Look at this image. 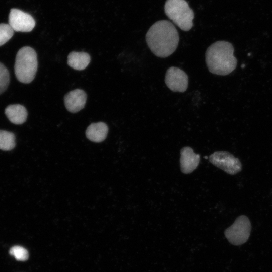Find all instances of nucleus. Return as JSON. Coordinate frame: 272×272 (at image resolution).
<instances>
[{
    "label": "nucleus",
    "instance_id": "10",
    "mask_svg": "<svg viewBox=\"0 0 272 272\" xmlns=\"http://www.w3.org/2000/svg\"><path fill=\"white\" fill-rule=\"evenodd\" d=\"M87 95L81 89H75L67 93L64 97L66 109L71 113H76L82 109L86 104Z\"/></svg>",
    "mask_w": 272,
    "mask_h": 272
},
{
    "label": "nucleus",
    "instance_id": "9",
    "mask_svg": "<svg viewBox=\"0 0 272 272\" xmlns=\"http://www.w3.org/2000/svg\"><path fill=\"white\" fill-rule=\"evenodd\" d=\"M200 160V156L194 152L192 148L186 146L180 150V169L184 174L192 172L198 167Z\"/></svg>",
    "mask_w": 272,
    "mask_h": 272
},
{
    "label": "nucleus",
    "instance_id": "1",
    "mask_svg": "<svg viewBox=\"0 0 272 272\" xmlns=\"http://www.w3.org/2000/svg\"><path fill=\"white\" fill-rule=\"evenodd\" d=\"M146 41L154 55L165 58L176 49L179 36L177 29L171 22L160 20L150 27L146 35Z\"/></svg>",
    "mask_w": 272,
    "mask_h": 272
},
{
    "label": "nucleus",
    "instance_id": "17",
    "mask_svg": "<svg viewBox=\"0 0 272 272\" xmlns=\"http://www.w3.org/2000/svg\"><path fill=\"white\" fill-rule=\"evenodd\" d=\"M10 82V74L8 69L0 62V94L7 88Z\"/></svg>",
    "mask_w": 272,
    "mask_h": 272
},
{
    "label": "nucleus",
    "instance_id": "14",
    "mask_svg": "<svg viewBox=\"0 0 272 272\" xmlns=\"http://www.w3.org/2000/svg\"><path fill=\"white\" fill-rule=\"evenodd\" d=\"M15 146V137L10 132L0 130V149L9 151Z\"/></svg>",
    "mask_w": 272,
    "mask_h": 272
},
{
    "label": "nucleus",
    "instance_id": "11",
    "mask_svg": "<svg viewBox=\"0 0 272 272\" xmlns=\"http://www.w3.org/2000/svg\"><path fill=\"white\" fill-rule=\"evenodd\" d=\"M5 112L9 120L15 124H23L27 119V110L23 106L20 104L8 106Z\"/></svg>",
    "mask_w": 272,
    "mask_h": 272
},
{
    "label": "nucleus",
    "instance_id": "2",
    "mask_svg": "<svg viewBox=\"0 0 272 272\" xmlns=\"http://www.w3.org/2000/svg\"><path fill=\"white\" fill-rule=\"evenodd\" d=\"M233 52L234 48L228 42L219 41L212 44L205 53L209 71L218 75L225 76L231 73L237 65Z\"/></svg>",
    "mask_w": 272,
    "mask_h": 272
},
{
    "label": "nucleus",
    "instance_id": "8",
    "mask_svg": "<svg viewBox=\"0 0 272 272\" xmlns=\"http://www.w3.org/2000/svg\"><path fill=\"white\" fill-rule=\"evenodd\" d=\"M165 82L173 92H184L188 87V76L181 69L171 66L166 71Z\"/></svg>",
    "mask_w": 272,
    "mask_h": 272
},
{
    "label": "nucleus",
    "instance_id": "4",
    "mask_svg": "<svg viewBox=\"0 0 272 272\" xmlns=\"http://www.w3.org/2000/svg\"><path fill=\"white\" fill-rule=\"evenodd\" d=\"M165 13L181 30L189 31L193 26L194 14L185 0H167Z\"/></svg>",
    "mask_w": 272,
    "mask_h": 272
},
{
    "label": "nucleus",
    "instance_id": "15",
    "mask_svg": "<svg viewBox=\"0 0 272 272\" xmlns=\"http://www.w3.org/2000/svg\"><path fill=\"white\" fill-rule=\"evenodd\" d=\"M9 253L18 261H24L29 258L27 250L21 246L15 245L12 247L10 249Z\"/></svg>",
    "mask_w": 272,
    "mask_h": 272
},
{
    "label": "nucleus",
    "instance_id": "5",
    "mask_svg": "<svg viewBox=\"0 0 272 272\" xmlns=\"http://www.w3.org/2000/svg\"><path fill=\"white\" fill-rule=\"evenodd\" d=\"M251 230V223L248 218L245 215H241L225 230L224 234L231 244L240 245L247 241Z\"/></svg>",
    "mask_w": 272,
    "mask_h": 272
},
{
    "label": "nucleus",
    "instance_id": "12",
    "mask_svg": "<svg viewBox=\"0 0 272 272\" xmlns=\"http://www.w3.org/2000/svg\"><path fill=\"white\" fill-rule=\"evenodd\" d=\"M108 128L104 122H100L91 124L86 131L88 139L94 142H101L104 141L107 135Z\"/></svg>",
    "mask_w": 272,
    "mask_h": 272
},
{
    "label": "nucleus",
    "instance_id": "3",
    "mask_svg": "<svg viewBox=\"0 0 272 272\" xmlns=\"http://www.w3.org/2000/svg\"><path fill=\"white\" fill-rule=\"evenodd\" d=\"M37 54L31 47L25 46L18 51L14 65L16 77L23 83L31 82L37 70Z\"/></svg>",
    "mask_w": 272,
    "mask_h": 272
},
{
    "label": "nucleus",
    "instance_id": "13",
    "mask_svg": "<svg viewBox=\"0 0 272 272\" xmlns=\"http://www.w3.org/2000/svg\"><path fill=\"white\" fill-rule=\"evenodd\" d=\"M91 60L90 55L84 52H71L67 57V64L76 70H83L89 64Z\"/></svg>",
    "mask_w": 272,
    "mask_h": 272
},
{
    "label": "nucleus",
    "instance_id": "6",
    "mask_svg": "<svg viewBox=\"0 0 272 272\" xmlns=\"http://www.w3.org/2000/svg\"><path fill=\"white\" fill-rule=\"evenodd\" d=\"M209 160L213 165L230 175L238 173L242 169L239 160L227 151H216L209 156Z\"/></svg>",
    "mask_w": 272,
    "mask_h": 272
},
{
    "label": "nucleus",
    "instance_id": "16",
    "mask_svg": "<svg viewBox=\"0 0 272 272\" xmlns=\"http://www.w3.org/2000/svg\"><path fill=\"white\" fill-rule=\"evenodd\" d=\"M14 31L8 24H0V46L8 42L13 36Z\"/></svg>",
    "mask_w": 272,
    "mask_h": 272
},
{
    "label": "nucleus",
    "instance_id": "7",
    "mask_svg": "<svg viewBox=\"0 0 272 272\" xmlns=\"http://www.w3.org/2000/svg\"><path fill=\"white\" fill-rule=\"evenodd\" d=\"M9 24L14 31L28 32L34 28L35 21L28 13L13 8L9 15Z\"/></svg>",
    "mask_w": 272,
    "mask_h": 272
},
{
    "label": "nucleus",
    "instance_id": "18",
    "mask_svg": "<svg viewBox=\"0 0 272 272\" xmlns=\"http://www.w3.org/2000/svg\"><path fill=\"white\" fill-rule=\"evenodd\" d=\"M205 158L207 159V158H208V157L205 156Z\"/></svg>",
    "mask_w": 272,
    "mask_h": 272
}]
</instances>
